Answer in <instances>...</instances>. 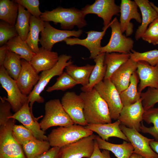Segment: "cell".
Returning <instances> with one entry per match:
<instances>
[{
  "label": "cell",
  "instance_id": "obj_37",
  "mask_svg": "<svg viewBox=\"0 0 158 158\" xmlns=\"http://www.w3.org/2000/svg\"><path fill=\"white\" fill-rule=\"evenodd\" d=\"M77 84H78V83L65 71L59 76L56 83L48 87L46 91L48 92L59 90L65 91L72 88Z\"/></svg>",
  "mask_w": 158,
  "mask_h": 158
},
{
  "label": "cell",
  "instance_id": "obj_46",
  "mask_svg": "<svg viewBox=\"0 0 158 158\" xmlns=\"http://www.w3.org/2000/svg\"><path fill=\"white\" fill-rule=\"evenodd\" d=\"M90 158H111L110 151L103 150L101 151L95 140V148Z\"/></svg>",
  "mask_w": 158,
  "mask_h": 158
},
{
  "label": "cell",
  "instance_id": "obj_43",
  "mask_svg": "<svg viewBox=\"0 0 158 158\" xmlns=\"http://www.w3.org/2000/svg\"><path fill=\"white\" fill-rule=\"evenodd\" d=\"M17 3L26 8L32 15L40 18L42 12L39 9L40 2L38 0H15Z\"/></svg>",
  "mask_w": 158,
  "mask_h": 158
},
{
  "label": "cell",
  "instance_id": "obj_49",
  "mask_svg": "<svg viewBox=\"0 0 158 158\" xmlns=\"http://www.w3.org/2000/svg\"><path fill=\"white\" fill-rule=\"evenodd\" d=\"M129 158H145L139 154L133 153Z\"/></svg>",
  "mask_w": 158,
  "mask_h": 158
},
{
  "label": "cell",
  "instance_id": "obj_11",
  "mask_svg": "<svg viewBox=\"0 0 158 158\" xmlns=\"http://www.w3.org/2000/svg\"><path fill=\"white\" fill-rule=\"evenodd\" d=\"M61 102L75 124L84 126L88 124L83 114L84 101L80 95L73 92H67L62 96Z\"/></svg>",
  "mask_w": 158,
  "mask_h": 158
},
{
  "label": "cell",
  "instance_id": "obj_18",
  "mask_svg": "<svg viewBox=\"0 0 158 158\" xmlns=\"http://www.w3.org/2000/svg\"><path fill=\"white\" fill-rule=\"evenodd\" d=\"M107 29L101 32L94 30L86 32L87 36L84 39H81L76 37L68 38L64 41L66 44L70 46L80 45L85 47L90 52L89 58L94 59L100 53L102 47L101 45V40Z\"/></svg>",
  "mask_w": 158,
  "mask_h": 158
},
{
  "label": "cell",
  "instance_id": "obj_14",
  "mask_svg": "<svg viewBox=\"0 0 158 158\" xmlns=\"http://www.w3.org/2000/svg\"><path fill=\"white\" fill-rule=\"evenodd\" d=\"M121 130L133 146L135 153L145 158H158V155L150 147V142L154 139L142 135L134 128H130L120 124Z\"/></svg>",
  "mask_w": 158,
  "mask_h": 158
},
{
  "label": "cell",
  "instance_id": "obj_4",
  "mask_svg": "<svg viewBox=\"0 0 158 158\" xmlns=\"http://www.w3.org/2000/svg\"><path fill=\"white\" fill-rule=\"evenodd\" d=\"M93 134L84 126L74 124L53 129L47 136V141L50 146L61 148Z\"/></svg>",
  "mask_w": 158,
  "mask_h": 158
},
{
  "label": "cell",
  "instance_id": "obj_42",
  "mask_svg": "<svg viewBox=\"0 0 158 158\" xmlns=\"http://www.w3.org/2000/svg\"><path fill=\"white\" fill-rule=\"evenodd\" d=\"M141 38L154 45L158 44V18L150 24Z\"/></svg>",
  "mask_w": 158,
  "mask_h": 158
},
{
  "label": "cell",
  "instance_id": "obj_44",
  "mask_svg": "<svg viewBox=\"0 0 158 158\" xmlns=\"http://www.w3.org/2000/svg\"><path fill=\"white\" fill-rule=\"evenodd\" d=\"M0 126L5 125L13 115L11 111V104L4 98L0 97Z\"/></svg>",
  "mask_w": 158,
  "mask_h": 158
},
{
  "label": "cell",
  "instance_id": "obj_36",
  "mask_svg": "<svg viewBox=\"0 0 158 158\" xmlns=\"http://www.w3.org/2000/svg\"><path fill=\"white\" fill-rule=\"evenodd\" d=\"M30 13L19 4L18 13L15 27L18 36L25 41L30 29Z\"/></svg>",
  "mask_w": 158,
  "mask_h": 158
},
{
  "label": "cell",
  "instance_id": "obj_19",
  "mask_svg": "<svg viewBox=\"0 0 158 158\" xmlns=\"http://www.w3.org/2000/svg\"><path fill=\"white\" fill-rule=\"evenodd\" d=\"M137 62L136 72L140 80L138 92L141 93L147 87L158 88V64L152 66L144 61Z\"/></svg>",
  "mask_w": 158,
  "mask_h": 158
},
{
  "label": "cell",
  "instance_id": "obj_29",
  "mask_svg": "<svg viewBox=\"0 0 158 158\" xmlns=\"http://www.w3.org/2000/svg\"><path fill=\"white\" fill-rule=\"evenodd\" d=\"M139 80L136 71L131 76L128 87L119 93L123 106L133 104L140 99V93L138 91V85Z\"/></svg>",
  "mask_w": 158,
  "mask_h": 158
},
{
  "label": "cell",
  "instance_id": "obj_47",
  "mask_svg": "<svg viewBox=\"0 0 158 158\" xmlns=\"http://www.w3.org/2000/svg\"><path fill=\"white\" fill-rule=\"evenodd\" d=\"M8 50V48L6 44L0 47V66L3 65Z\"/></svg>",
  "mask_w": 158,
  "mask_h": 158
},
{
  "label": "cell",
  "instance_id": "obj_22",
  "mask_svg": "<svg viewBox=\"0 0 158 158\" xmlns=\"http://www.w3.org/2000/svg\"><path fill=\"white\" fill-rule=\"evenodd\" d=\"M59 58L57 52L50 51L41 47L29 62L36 72L49 70L56 64Z\"/></svg>",
  "mask_w": 158,
  "mask_h": 158
},
{
  "label": "cell",
  "instance_id": "obj_5",
  "mask_svg": "<svg viewBox=\"0 0 158 158\" xmlns=\"http://www.w3.org/2000/svg\"><path fill=\"white\" fill-rule=\"evenodd\" d=\"M44 109L45 115L40 123L43 131L45 132L52 127L66 126L74 124L59 99H51L47 102Z\"/></svg>",
  "mask_w": 158,
  "mask_h": 158
},
{
  "label": "cell",
  "instance_id": "obj_17",
  "mask_svg": "<svg viewBox=\"0 0 158 158\" xmlns=\"http://www.w3.org/2000/svg\"><path fill=\"white\" fill-rule=\"evenodd\" d=\"M145 111L140 98L133 104L123 106L118 120L121 124L129 128H134L139 132Z\"/></svg>",
  "mask_w": 158,
  "mask_h": 158
},
{
  "label": "cell",
  "instance_id": "obj_20",
  "mask_svg": "<svg viewBox=\"0 0 158 158\" xmlns=\"http://www.w3.org/2000/svg\"><path fill=\"white\" fill-rule=\"evenodd\" d=\"M21 61L22 69L16 81L21 92L27 96L38 83L40 76L29 62L23 59Z\"/></svg>",
  "mask_w": 158,
  "mask_h": 158
},
{
  "label": "cell",
  "instance_id": "obj_35",
  "mask_svg": "<svg viewBox=\"0 0 158 158\" xmlns=\"http://www.w3.org/2000/svg\"><path fill=\"white\" fill-rule=\"evenodd\" d=\"M20 56L8 49L3 64L9 76L16 81L22 69Z\"/></svg>",
  "mask_w": 158,
  "mask_h": 158
},
{
  "label": "cell",
  "instance_id": "obj_6",
  "mask_svg": "<svg viewBox=\"0 0 158 158\" xmlns=\"http://www.w3.org/2000/svg\"><path fill=\"white\" fill-rule=\"evenodd\" d=\"M15 119L10 118L0 126V158H27L22 145L18 143L12 134Z\"/></svg>",
  "mask_w": 158,
  "mask_h": 158
},
{
  "label": "cell",
  "instance_id": "obj_15",
  "mask_svg": "<svg viewBox=\"0 0 158 158\" xmlns=\"http://www.w3.org/2000/svg\"><path fill=\"white\" fill-rule=\"evenodd\" d=\"M29 102H26L17 112L10 117L17 120L28 129L37 139L47 140V136L45 135V132L41 129L37 121L43 116L35 117L30 111Z\"/></svg>",
  "mask_w": 158,
  "mask_h": 158
},
{
  "label": "cell",
  "instance_id": "obj_16",
  "mask_svg": "<svg viewBox=\"0 0 158 158\" xmlns=\"http://www.w3.org/2000/svg\"><path fill=\"white\" fill-rule=\"evenodd\" d=\"M120 6L121 30L123 33L125 32L126 36L128 37L132 34L133 31V25L130 22V20L134 19L141 23L142 18L138 12V7L134 1L121 0Z\"/></svg>",
  "mask_w": 158,
  "mask_h": 158
},
{
  "label": "cell",
  "instance_id": "obj_27",
  "mask_svg": "<svg viewBox=\"0 0 158 158\" xmlns=\"http://www.w3.org/2000/svg\"><path fill=\"white\" fill-rule=\"evenodd\" d=\"M45 22L40 18L31 15L30 21V29L25 41L32 51L37 54L39 51V35L43 30Z\"/></svg>",
  "mask_w": 158,
  "mask_h": 158
},
{
  "label": "cell",
  "instance_id": "obj_2",
  "mask_svg": "<svg viewBox=\"0 0 158 158\" xmlns=\"http://www.w3.org/2000/svg\"><path fill=\"white\" fill-rule=\"evenodd\" d=\"M85 16L81 10L59 6L51 11H45L40 18L44 22L52 21L55 25L59 23L63 30H70L75 26L79 29L86 26L87 24Z\"/></svg>",
  "mask_w": 158,
  "mask_h": 158
},
{
  "label": "cell",
  "instance_id": "obj_1",
  "mask_svg": "<svg viewBox=\"0 0 158 158\" xmlns=\"http://www.w3.org/2000/svg\"><path fill=\"white\" fill-rule=\"evenodd\" d=\"M80 95L84 101L83 114L88 124L111 123L108 105L94 88L89 92H82Z\"/></svg>",
  "mask_w": 158,
  "mask_h": 158
},
{
  "label": "cell",
  "instance_id": "obj_31",
  "mask_svg": "<svg viewBox=\"0 0 158 158\" xmlns=\"http://www.w3.org/2000/svg\"><path fill=\"white\" fill-rule=\"evenodd\" d=\"M19 4L14 0H0V19L15 26L18 13Z\"/></svg>",
  "mask_w": 158,
  "mask_h": 158
},
{
  "label": "cell",
  "instance_id": "obj_32",
  "mask_svg": "<svg viewBox=\"0 0 158 158\" xmlns=\"http://www.w3.org/2000/svg\"><path fill=\"white\" fill-rule=\"evenodd\" d=\"M143 120L148 124L152 123V126H145L142 121L140 129V132L152 136L155 140L158 141V107H152L145 110L143 116Z\"/></svg>",
  "mask_w": 158,
  "mask_h": 158
},
{
  "label": "cell",
  "instance_id": "obj_50",
  "mask_svg": "<svg viewBox=\"0 0 158 158\" xmlns=\"http://www.w3.org/2000/svg\"><path fill=\"white\" fill-rule=\"evenodd\" d=\"M150 3L151 5V6L153 7V8H154V9L158 14V7L156 6L152 2H150Z\"/></svg>",
  "mask_w": 158,
  "mask_h": 158
},
{
  "label": "cell",
  "instance_id": "obj_9",
  "mask_svg": "<svg viewBox=\"0 0 158 158\" xmlns=\"http://www.w3.org/2000/svg\"><path fill=\"white\" fill-rule=\"evenodd\" d=\"M0 83L7 93V98H3L11 104L15 113L29 102L28 96L21 92L16 81L9 76L3 66H0Z\"/></svg>",
  "mask_w": 158,
  "mask_h": 158
},
{
  "label": "cell",
  "instance_id": "obj_48",
  "mask_svg": "<svg viewBox=\"0 0 158 158\" xmlns=\"http://www.w3.org/2000/svg\"><path fill=\"white\" fill-rule=\"evenodd\" d=\"M150 145L152 150L158 155V141L154 139L150 142Z\"/></svg>",
  "mask_w": 158,
  "mask_h": 158
},
{
  "label": "cell",
  "instance_id": "obj_13",
  "mask_svg": "<svg viewBox=\"0 0 158 158\" xmlns=\"http://www.w3.org/2000/svg\"><path fill=\"white\" fill-rule=\"evenodd\" d=\"M96 135L93 134L62 147L61 158H90L94 151Z\"/></svg>",
  "mask_w": 158,
  "mask_h": 158
},
{
  "label": "cell",
  "instance_id": "obj_45",
  "mask_svg": "<svg viewBox=\"0 0 158 158\" xmlns=\"http://www.w3.org/2000/svg\"><path fill=\"white\" fill-rule=\"evenodd\" d=\"M61 148L52 147L43 154L34 158H61Z\"/></svg>",
  "mask_w": 158,
  "mask_h": 158
},
{
  "label": "cell",
  "instance_id": "obj_8",
  "mask_svg": "<svg viewBox=\"0 0 158 158\" xmlns=\"http://www.w3.org/2000/svg\"><path fill=\"white\" fill-rule=\"evenodd\" d=\"M109 27L111 30V37L108 43L102 47L100 53H130L133 47L134 41L131 38L123 34L119 22L116 17L112 20Z\"/></svg>",
  "mask_w": 158,
  "mask_h": 158
},
{
  "label": "cell",
  "instance_id": "obj_24",
  "mask_svg": "<svg viewBox=\"0 0 158 158\" xmlns=\"http://www.w3.org/2000/svg\"><path fill=\"white\" fill-rule=\"evenodd\" d=\"M139 8L142 16L141 25L137 29L135 38L138 41L147 29L148 25L158 18V14L148 0H135Z\"/></svg>",
  "mask_w": 158,
  "mask_h": 158
},
{
  "label": "cell",
  "instance_id": "obj_3",
  "mask_svg": "<svg viewBox=\"0 0 158 158\" xmlns=\"http://www.w3.org/2000/svg\"><path fill=\"white\" fill-rule=\"evenodd\" d=\"M70 55L63 54L59 56L58 61L51 69L42 71L40 75V78L37 84L34 87L31 93L28 95L30 111L32 113V108L35 102L43 103L44 101L40 94L44 90L50 80L56 76H59L63 73L64 68L69 65L73 64Z\"/></svg>",
  "mask_w": 158,
  "mask_h": 158
},
{
  "label": "cell",
  "instance_id": "obj_23",
  "mask_svg": "<svg viewBox=\"0 0 158 158\" xmlns=\"http://www.w3.org/2000/svg\"><path fill=\"white\" fill-rule=\"evenodd\" d=\"M121 123L117 120L113 123L100 124H88L84 127L97 133L103 140L107 141L110 137H115L129 142L121 130Z\"/></svg>",
  "mask_w": 158,
  "mask_h": 158
},
{
  "label": "cell",
  "instance_id": "obj_39",
  "mask_svg": "<svg viewBox=\"0 0 158 158\" xmlns=\"http://www.w3.org/2000/svg\"><path fill=\"white\" fill-rule=\"evenodd\" d=\"M12 134L16 141L22 145L30 140L36 139L28 129L21 125L14 124Z\"/></svg>",
  "mask_w": 158,
  "mask_h": 158
},
{
  "label": "cell",
  "instance_id": "obj_12",
  "mask_svg": "<svg viewBox=\"0 0 158 158\" xmlns=\"http://www.w3.org/2000/svg\"><path fill=\"white\" fill-rule=\"evenodd\" d=\"M83 32L80 29L77 31L59 30L52 26L49 22H45L44 29L40 33L39 42L42 47L52 51V48L55 44L71 36L78 37Z\"/></svg>",
  "mask_w": 158,
  "mask_h": 158
},
{
  "label": "cell",
  "instance_id": "obj_34",
  "mask_svg": "<svg viewBox=\"0 0 158 158\" xmlns=\"http://www.w3.org/2000/svg\"><path fill=\"white\" fill-rule=\"evenodd\" d=\"M22 146L27 158H34L49 150L50 146L47 140L36 139L28 141Z\"/></svg>",
  "mask_w": 158,
  "mask_h": 158
},
{
  "label": "cell",
  "instance_id": "obj_26",
  "mask_svg": "<svg viewBox=\"0 0 158 158\" xmlns=\"http://www.w3.org/2000/svg\"><path fill=\"white\" fill-rule=\"evenodd\" d=\"M105 55L106 53H101L94 59L95 64L90 75L89 83L81 87L82 92L90 91L95 85L104 79L107 71V66L104 63Z\"/></svg>",
  "mask_w": 158,
  "mask_h": 158
},
{
  "label": "cell",
  "instance_id": "obj_7",
  "mask_svg": "<svg viewBox=\"0 0 158 158\" xmlns=\"http://www.w3.org/2000/svg\"><path fill=\"white\" fill-rule=\"evenodd\" d=\"M94 88L107 103L111 119L117 120L123 106L119 93L110 79H104Z\"/></svg>",
  "mask_w": 158,
  "mask_h": 158
},
{
  "label": "cell",
  "instance_id": "obj_25",
  "mask_svg": "<svg viewBox=\"0 0 158 158\" xmlns=\"http://www.w3.org/2000/svg\"><path fill=\"white\" fill-rule=\"evenodd\" d=\"M95 140L100 149L111 152L117 158H129L133 153L134 148L130 142L124 141L121 144L112 143L96 135Z\"/></svg>",
  "mask_w": 158,
  "mask_h": 158
},
{
  "label": "cell",
  "instance_id": "obj_40",
  "mask_svg": "<svg viewBox=\"0 0 158 158\" xmlns=\"http://www.w3.org/2000/svg\"><path fill=\"white\" fill-rule=\"evenodd\" d=\"M140 97L145 110L154 107L158 103V88L148 87L146 92L140 93Z\"/></svg>",
  "mask_w": 158,
  "mask_h": 158
},
{
  "label": "cell",
  "instance_id": "obj_41",
  "mask_svg": "<svg viewBox=\"0 0 158 158\" xmlns=\"http://www.w3.org/2000/svg\"><path fill=\"white\" fill-rule=\"evenodd\" d=\"M18 35L15 26L3 21L0 22V45L6 44L8 41Z\"/></svg>",
  "mask_w": 158,
  "mask_h": 158
},
{
  "label": "cell",
  "instance_id": "obj_38",
  "mask_svg": "<svg viewBox=\"0 0 158 158\" xmlns=\"http://www.w3.org/2000/svg\"><path fill=\"white\" fill-rule=\"evenodd\" d=\"M130 58L136 62L144 61L152 66L158 64V50L154 49L144 52H139L132 49Z\"/></svg>",
  "mask_w": 158,
  "mask_h": 158
},
{
  "label": "cell",
  "instance_id": "obj_10",
  "mask_svg": "<svg viewBox=\"0 0 158 158\" xmlns=\"http://www.w3.org/2000/svg\"><path fill=\"white\" fill-rule=\"evenodd\" d=\"M81 10L85 16L93 14L101 18L103 21V30L109 27L112 17L118 16L120 9L114 0H96L93 4L86 5Z\"/></svg>",
  "mask_w": 158,
  "mask_h": 158
},
{
  "label": "cell",
  "instance_id": "obj_28",
  "mask_svg": "<svg viewBox=\"0 0 158 158\" xmlns=\"http://www.w3.org/2000/svg\"><path fill=\"white\" fill-rule=\"evenodd\" d=\"M95 65L87 64L83 66H79L72 64L66 68V72L78 84L82 86L87 85L90 77Z\"/></svg>",
  "mask_w": 158,
  "mask_h": 158
},
{
  "label": "cell",
  "instance_id": "obj_30",
  "mask_svg": "<svg viewBox=\"0 0 158 158\" xmlns=\"http://www.w3.org/2000/svg\"><path fill=\"white\" fill-rule=\"evenodd\" d=\"M130 58L129 53H106L104 63L107 66V71L104 79H110L113 73Z\"/></svg>",
  "mask_w": 158,
  "mask_h": 158
},
{
  "label": "cell",
  "instance_id": "obj_21",
  "mask_svg": "<svg viewBox=\"0 0 158 158\" xmlns=\"http://www.w3.org/2000/svg\"><path fill=\"white\" fill-rule=\"evenodd\" d=\"M138 62L130 58L116 71L110 79L120 93L129 86L131 76L136 71Z\"/></svg>",
  "mask_w": 158,
  "mask_h": 158
},
{
  "label": "cell",
  "instance_id": "obj_33",
  "mask_svg": "<svg viewBox=\"0 0 158 158\" xmlns=\"http://www.w3.org/2000/svg\"><path fill=\"white\" fill-rule=\"evenodd\" d=\"M10 51L20 55L21 59L30 62L35 54L30 49L25 41L18 35L6 44Z\"/></svg>",
  "mask_w": 158,
  "mask_h": 158
}]
</instances>
